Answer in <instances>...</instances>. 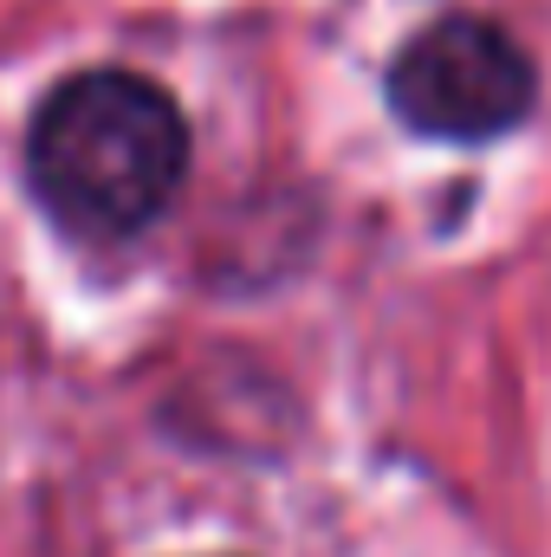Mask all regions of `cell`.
Listing matches in <instances>:
<instances>
[{
  "mask_svg": "<svg viewBox=\"0 0 551 557\" xmlns=\"http://www.w3.org/2000/svg\"><path fill=\"white\" fill-rule=\"evenodd\" d=\"M26 175L59 227L85 240H131L188 175V124L175 98L137 72H78L39 104Z\"/></svg>",
  "mask_w": 551,
  "mask_h": 557,
  "instance_id": "6da1fadb",
  "label": "cell"
},
{
  "mask_svg": "<svg viewBox=\"0 0 551 557\" xmlns=\"http://www.w3.org/2000/svg\"><path fill=\"white\" fill-rule=\"evenodd\" d=\"M390 104L396 117L441 143H487L506 137L539 104V65L526 46L474 13H448L421 26L403 59L390 65Z\"/></svg>",
  "mask_w": 551,
  "mask_h": 557,
  "instance_id": "7a4b0ae2",
  "label": "cell"
}]
</instances>
